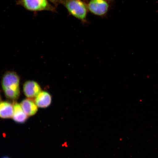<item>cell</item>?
I'll use <instances>...</instances> for the list:
<instances>
[{
    "label": "cell",
    "mask_w": 158,
    "mask_h": 158,
    "mask_svg": "<svg viewBox=\"0 0 158 158\" xmlns=\"http://www.w3.org/2000/svg\"><path fill=\"white\" fill-rule=\"evenodd\" d=\"M52 100L50 94L45 91H41L35 98L34 101L38 107L44 108L50 105Z\"/></svg>",
    "instance_id": "6"
},
{
    "label": "cell",
    "mask_w": 158,
    "mask_h": 158,
    "mask_svg": "<svg viewBox=\"0 0 158 158\" xmlns=\"http://www.w3.org/2000/svg\"><path fill=\"white\" fill-rule=\"evenodd\" d=\"M23 111L28 116H32L38 111V106L34 101L29 98L23 100L20 103Z\"/></svg>",
    "instance_id": "7"
},
{
    "label": "cell",
    "mask_w": 158,
    "mask_h": 158,
    "mask_svg": "<svg viewBox=\"0 0 158 158\" xmlns=\"http://www.w3.org/2000/svg\"><path fill=\"white\" fill-rule=\"evenodd\" d=\"M14 113L12 118L16 123H23L26 122L28 116L23 111L20 104L14 102L13 103Z\"/></svg>",
    "instance_id": "8"
},
{
    "label": "cell",
    "mask_w": 158,
    "mask_h": 158,
    "mask_svg": "<svg viewBox=\"0 0 158 158\" xmlns=\"http://www.w3.org/2000/svg\"><path fill=\"white\" fill-rule=\"evenodd\" d=\"M1 101H2V98L1 97V94H0V102Z\"/></svg>",
    "instance_id": "12"
},
{
    "label": "cell",
    "mask_w": 158,
    "mask_h": 158,
    "mask_svg": "<svg viewBox=\"0 0 158 158\" xmlns=\"http://www.w3.org/2000/svg\"><path fill=\"white\" fill-rule=\"evenodd\" d=\"M106 1L109 2L110 3L113 2H114V0H106Z\"/></svg>",
    "instance_id": "11"
},
{
    "label": "cell",
    "mask_w": 158,
    "mask_h": 158,
    "mask_svg": "<svg viewBox=\"0 0 158 158\" xmlns=\"http://www.w3.org/2000/svg\"><path fill=\"white\" fill-rule=\"evenodd\" d=\"M16 4L35 13L44 11L57 12L56 7L49 3L48 0H16Z\"/></svg>",
    "instance_id": "3"
},
{
    "label": "cell",
    "mask_w": 158,
    "mask_h": 158,
    "mask_svg": "<svg viewBox=\"0 0 158 158\" xmlns=\"http://www.w3.org/2000/svg\"><path fill=\"white\" fill-rule=\"evenodd\" d=\"M110 3L106 0H89L87 5L89 11L92 15L104 17L110 10Z\"/></svg>",
    "instance_id": "4"
},
{
    "label": "cell",
    "mask_w": 158,
    "mask_h": 158,
    "mask_svg": "<svg viewBox=\"0 0 158 158\" xmlns=\"http://www.w3.org/2000/svg\"><path fill=\"white\" fill-rule=\"evenodd\" d=\"M23 90L25 95L27 98L35 99L41 91L40 85L33 80H28L23 85Z\"/></svg>",
    "instance_id": "5"
},
{
    "label": "cell",
    "mask_w": 158,
    "mask_h": 158,
    "mask_svg": "<svg viewBox=\"0 0 158 158\" xmlns=\"http://www.w3.org/2000/svg\"><path fill=\"white\" fill-rule=\"evenodd\" d=\"M60 4L64 6L69 15L81 21L83 24H87L89 12L87 3L81 0H61Z\"/></svg>",
    "instance_id": "2"
},
{
    "label": "cell",
    "mask_w": 158,
    "mask_h": 158,
    "mask_svg": "<svg viewBox=\"0 0 158 158\" xmlns=\"http://www.w3.org/2000/svg\"><path fill=\"white\" fill-rule=\"evenodd\" d=\"M20 79L19 75L13 71H8L3 75L1 85L6 97L15 102L20 95Z\"/></svg>",
    "instance_id": "1"
},
{
    "label": "cell",
    "mask_w": 158,
    "mask_h": 158,
    "mask_svg": "<svg viewBox=\"0 0 158 158\" xmlns=\"http://www.w3.org/2000/svg\"><path fill=\"white\" fill-rule=\"evenodd\" d=\"M10 158L8 157L5 156V157H3V158Z\"/></svg>",
    "instance_id": "13"
},
{
    "label": "cell",
    "mask_w": 158,
    "mask_h": 158,
    "mask_svg": "<svg viewBox=\"0 0 158 158\" xmlns=\"http://www.w3.org/2000/svg\"><path fill=\"white\" fill-rule=\"evenodd\" d=\"M54 4L55 6L56 7L60 4L61 0H48Z\"/></svg>",
    "instance_id": "10"
},
{
    "label": "cell",
    "mask_w": 158,
    "mask_h": 158,
    "mask_svg": "<svg viewBox=\"0 0 158 158\" xmlns=\"http://www.w3.org/2000/svg\"><path fill=\"white\" fill-rule=\"evenodd\" d=\"M81 1H82V0H81Z\"/></svg>",
    "instance_id": "14"
},
{
    "label": "cell",
    "mask_w": 158,
    "mask_h": 158,
    "mask_svg": "<svg viewBox=\"0 0 158 158\" xmlns=\"http://www.w3.org/2000/svg\"><path fill=\"white\" fill-rule=\"evenodd\" d=\"M13 113V104L7 101L0 102V118L4 119L12 118Z\"/></svg>",
    "instance_id": "9"
}]
</instances>
